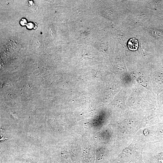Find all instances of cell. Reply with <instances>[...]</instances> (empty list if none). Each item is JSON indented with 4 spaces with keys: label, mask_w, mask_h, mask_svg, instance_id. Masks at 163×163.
Instances as JSON below:
<instances>
[{
    "label": "cell",
    "mask_w": 163,
    "mask_h": 163,
    "mask_svg": "<svg viewBox=\"0 0 163 163\" xmlns=\"http://www.w3.org/2000/svg\"><path fill=\"white\" fill-rule=\"evenodd\" d=\"M138 45V43L137 40L135 39H130L128 43V46L131 50H136Z\"/></svg>",
    "instance_id": "6da1fadb"
}]
</instances>
